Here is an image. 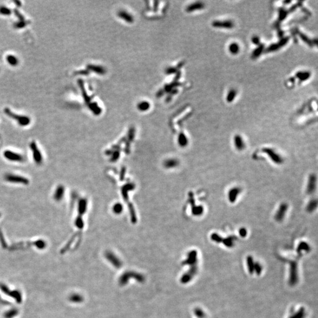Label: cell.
<instances>
[{"label":"cell","mask_w":318,"mask_h":318,"mask_svg":"<svg viewBox=\"0 0 318 318\" xmlns=\"http://www.w3.org/2000/svg\"><path fill=\"white\" fill-rule=\"evenodd\" d=\"M4 112L8 116L17 121L18 123L21 126H27L30 123L31 120L28 117L16 114L12 112L8 108H5Z\"/></svg>","instance_id":"6da1fadb"},{"label":"cell","mask_w":318,"mask_h":318,"mask_svg":"<svg viewBox=\"0 0 318 318\" xmlns=\"http://www.w3.org/2000/svg\"><path fill=\"white\" fill-rule=\"evenodd\" d=\"M4 178L6 181L14 183H19L23 184H28L29 180L28 178L20 176L18 175H14L13 174H7L4 176Z\"/></svg>","instance_id":"7a4b0ae2"},{"label":"cell","mask_w":318,"mask_h":318,"mask_svg":"<svg viewBox=\"0 0 318 318\" xmlns=\"http://www.w3.org/2000/svg\"><path fill=\"white\" fill-rule=\"evenodd\" d=\"M30 149L32 151V155L34 161L37 164H41L42 161V155L37 147V144L35 142H32L30 144Z\"/></svg>","instance_id":"3957f363"},{"label":"cell","mask_w":318,"mask_h":318,"mask_svg":"<svg viewBox=\"0 0 318 318\" xmlns=\"http://www.w3.org/2000/svg\"><path fill=\"white\" fill-rule=\"evenodd\" d=\"M4 156L7 160L11 161L22 162L24 161V158L22 155L10 150H6L4 152Z\"/></svg>","instance_id":"277c9868"},{"label":"cell","mask_w":318,"mask_h":318,"mask_svg":"<svg viewBox=\"0 0 318 318\" xmlns=\"http://www.w3.org/2000/svg\"><path fill=\"white\" fill-rule=\"evenodd\" d=\"M289 40V37H286L285 38H283L281 41H279L278 42L275 43V44H273L271 45L270 46H269L267 48V49L266 50V51L267 53H271V52H273V51H277L279 49L281 48L284 45H285L288 43Z\"/></svg>","instance_id":"5b68a950"},{"label":"cell","mask_w":318,"mask_h":318,"mask_svg":"<svg viewBox=\"0 0 318 318\" xmlns=\"http://www.w3.org/2000/svg\"><path fill=\"white\" fill-rule=\"evenodd\" d=\"M0 289L2 290V291H3L4 293H5V294L12 297L13 298H14L17 301V302L18 303H20L21 301H22V298H21V295L20 294V293L18 292V291H9V289L4 285H1L0 286Z\"/></svg>","instance_id":"8992f818"},{"label":"cell","mask_w":318,"mask_h":318,"mask_svg":"<svg viewBox=\"0 0 318 318\" xmlns=\"http://www.w3.org/2000/svg\"><path fill=\"white\" fill-rule=\"evenodd\" d=\"M212 26L216 28H225L230 29L234 27L233 23L231 21H214L212 22Z\"/></svg>","instance_id":"52a82bcc"},{"label":"cell","mask_w":318,"mask_h":318,"mask_svg":"<svg viewBox=\"0 0 318 318\" xmlns=\"http://www.w3.org/2000/svg\"><path fill=\"white\" fill-rule=\"evenodd\" d=\"M64 187L60 185V186H58L55 191V193L54 194V199L55 200L58 201H60L63 199V197L64 196Z\"/></svg>","instance_id":"ba28073f"},{"label":"cell","mask_w":318,"mask_h":318,"mask_svg":"<svg viewBox=\"0 0 318 318\" xmlns=\"http://www.w3.org/2000/svg\"><path fill=\"white\" fill-rule=\"evenodd\" d=\"M311 77V73L309 71H299L296 74V77L301 81H304L309 79Z\"/></svg>","instance_id":"9c48e42d"},{"label":"cell","mask_w":318,"mask_h":318,"mask_svg":"<svg viewBox=\"0 0 318 318\" xmlns=\"http://www.w3.org/2000/svg\"><path fill=\"white\" fill-rule=\"evenodd\" d=\"M235 145L237 150H242L245 147V143L240 136L236 135L235 137Z\"/></svg>","instance_id":"30bf717a"},{"label":"cell","mask_w":318,"mask_h":318,"mask_svg":"<svg viewBox=\"0 0 318 318\" xmlns=\"http://www.w3.org/2000/svg\"><path fill=\"white\" fill-rule=\"evenodd\" d=\"M203 8H204V4H203L201 2H194V4L190 5L187 8V11L188 12H192L193 11L200 9Z\"/></svg>","instance_id":"8fae6325"},{"label":"cell","mask_w":318,"mask_h":318,"mask_svg":"<svg viewBox=\"0 0 318 318\" xmlns=\"http://www.w3.org/2000/svg\"><path fill=\"white\" fill-rule=\"evenodd\" d=\"M264 45L263 44H260L258 47H257L254 51L252 53V55H251V57L253 59H255V58H257L258 57H259L260 54L262 53L263 51V49H264Z\"/></svg>","instance_id":"7c38bea8"},{"label":"cell","mask_w":318,"mask_h":318,"mask_svg":"<svg viewBox=\"0 0 318 318\" xmlns=\"http://www.w3.org/2000/svg\"><path fill=\"white\" fill-rule=\"evenodd\" d=\"M288 209V207L286 204H282L281 205V206L280 207L279 209L278 210V213L276 214V219L278 220H281L283 219V215L285 214V212H286V210Z\"/></svg>","instance_id":"4fadbf2b"},{"label":"cell","mask_w":318,"mask_h":318,"mask_svg":"<svg viewBox=\"0 0 318 318\" xmlns=\"http://www.w3.org/2000/svg\"><path fill=\"white\" fill-rule=\"evenodd\" d=\"M229 50L230 53L232 54L236 55L239 52L240 47H239V45L238 44H237L236 42H233L231 44H230L229 47Z\"/></svg>","instance_id":"5bb4252c"},{"label":"cell","mask_w":318,"mask_h":318,"mask_svg":"<svg viewBox=\"0 0 318 318\" xmlns=\"http://www.w3.org/2000/svg\"><path fill=\"white\" fill-rule=\"evenodd\" d=\"M6 60L8 63L12 66H15L18 64V60L14 55H8L6 56Z\"/></svg>","instance_id":"9a60e30c"},{"label":"cell","mask_w":318,"mask_h":318,"mask_svg":"<svg viewBox=\"0 0 318 318\" xmlns=\"http://www.w3.org/2000/svg\"><path fill=\"white\" fill-rule=\"evenodd\" d=\"M236 94H237V92L235 89L230 90L229 91V93H228V94L227 95V97H226L227 101L228 103L232 102L235 100V97L236 96Z\"/></svg>","instance_id":"2e32d148"},{"label":"cell","mask_w":318,"mask_h":318,"mask_svg":"<svg viewBox=\"0 0 318 318\" xmlns=\"http://www.w3.org/2000/svg\"><path fill=\"white\" fill-rule=\"evenodd\" d=\"M18 313V311L17 309H11L8 311H7L5 315H4V317L5 318H14L15 316L17 315Z\"/></svg>","instance_id":"e0dca14e"},{"label":"cell","mask_w":318,"mask_h":318,"mask_svg":"<svg viewBox=\"0 0 318 318\" xmlns=\"http://www.w3.org/2000/svg\"><path fill=\"white\" fill-rule=\"evenodd\" d=\"M298 34H299V35H300L301 38L304 42H305V43H306L307 44H308V45H310V46H312V45H313V42H312V41H311V40H310V39H309L306 35H305L304 34L301 32L300 31H298Z\"/></svg>","instance_id":"ac0fdd59"},{"label":"cell","mask_w":318,"mask_h":318,"mask_svg":"<svg viewBox=\"0 0 318 318\" xmlns=\"http://www.w3.org/2000/svg\"><path fill=\"white\" fill-rule=\"evenodd\" d=\"M0 14L3 15H9L11 14V11L6 6H0Z\"/></svg>","instance_id":"d6986e66"},{"label":"cell","mask_w":318,"mask_h":318,"mask_svg":"<svg viewBox=\"0 0 318 318\" xmlns=\"http://www.w3.org/2000/svg\"><path fill=\"white\" fill-rule=\"evenodd\" d=\"M45 242H44L42 240H39L35 242V246H36L38 249H42L45 247Z\"/></svg>","instance_id":"ffe728a7"},{"label":"cell","mask_w":318,"mask_h":318,"mask_svg":"<svg viewBox=\"0 0 318 318\" xmlns=\"http://www.w3.org/2000/svg\"><path fill=\"white\" fill-rule=\"evenodd\" d=\"M287 12L285 9H280L279 10V19L280 21H282L284 19V18L286 17L287 15Z\"/></svg>","instance_id":"44dd1931"},{"label":"cell","mask_w":318,"mask_h":318,"mask_svg":"<svg viewBox=\"0 0 318 318\" xmlns=\"http://www.w3.org/2000/svg\"><path fill=\"white\" fill-rule=\"evenodd\" d=\"M70 300L74 302H78L81 300V298L78 295H72L70 298Z\"/></svg>","instance_id":"7402d4cb"},{"label":"cell","mask_w":318,"mask_h":318,"mask_svg":"<svg viewBox=\"0 0 318 318\" xmlns=\"http://www.w3.org/2000/svg\"><path fill=\"white\" fill-rule=\"evenodd\" d=\"M252 42L256 45H259L260 44V39L258 36H253L252 38Z\"/></svg>","instance_id":"603a6c76"},{"label":"cell","mask_w":318,"mask_h":318,"mask_svg":"<svg viewBox=\"0 0 318 318\" xmlns=\"http://www.w3.org/2000/svg\"><path fill=\"white\" fill-rule=\"evenodd\" d=\"M113 209H114V212L115 213H121V212H122V207L121 205H120L119 204H116L114 205Z\"/></svg>","instance_id":"cb8c5ba5"},{"label":"cell","mask_w":318,"mask_h":318,"mask_svg":"<svg viewBox=\"0 0 318 318\" xmlns=\"http://www.w3.org/2000/svg\"><path fill=\"white\" fill-rule=\"evenodd\" d=\"M295 80H294V78L292 77V78H289V80H287L286 83V84L288 87H291V86H294V84H295Z\"/></svg>","instance_id":"d4e9b609"},{"label":"cell","mask_w":318,"mask_h":318,"mask_svg":"<svg viewBox=\"0 0 318 318\" xmlns=\"http://www.w3.org/2000/svg\"><path fill=\"white\" fill-rule=\"evenodd\" d=\"M26 25H27V24H25V22L24 21H21L19 22H18L17 24H15V27H17V28H20L24 27Z\"/></svg>","instance_id":"484cf974"},{"label":"cell","mask_w":318,"mask_h":318,"mask_svg":"<svg viewBox=\"0 0 318 318\" xmlns=\"http://www.w3.org/2000/svg\"><path fill=\"white\" fill-rule=\"evenodd\" d=\"M15 13L16 15L19 18V19L21 21H24V18L23 16H22L21 14H20L18 11H16V10H15Z\"/></svg>","instance_id":"4316f807"},{"label":"cell","mask_w":318,"mask_h":318,"mask_svg":"<svg viewBox=\"0 0 318 318\" xmlns=\"http://www.w3.org/2000/svg\"><path fill=\"white\" fill-rule=\"evenodd\" d=\"M148 103H142V104H140V109L142 110H145V109H147V108L148 107Z\"/></svg>","instance_id":"83f0119b"},{"label":"cell","mask_w":318,"mask_h":318,"mask_svg":"<svg viewBox=\"0 0 318 318\" xmlns=\"http://www.w3.org/2000/svg\"><path fill=\"white\" fill-rule=\"evenodd\" d=\"M0 216H1V214H0Z\"/></svg>","instance_id":"f1b7e54d"}]
</instances>
